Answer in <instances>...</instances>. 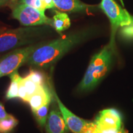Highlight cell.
<instances>
[{
  "instance_id": "6da1fadb",
  "label": "cell",
  "mask_w": 133,
  "mask_h": 133,
  "mask_svg": "<svg viewBox=\"0 0 133 133\" xmlns=\"http://www.w3.org/2000/svg\"><path fill=\"white\" fill-rule=\"evenodd\" d=\"M93 33L92 29L81 30L45 42L31 54L26 64L40 68L51 66L71 49L90 38Z\"/></svg>"
},
{
  "instance_id": "7a4b0ae2",
  "label": "cell",
  "mask_w": 133,
  "mask_h": 133,
  "mask_svg": "<svg viewBox=\"0 0 133 133\" xmlns=\"http://www.w3.org/2000/svg\"><path fill=\"white\" fill-rule=\"evenodd\" d=\"M115 53V48L108 43L93 56L84 77L78 86V91H90L99 84L112 67Z\"/></svg>"
},
{
  "instance_id": "3957f363",
  "label": "cell",
  "mask_w": 133,
  "mask_h": 133,
  "mask_svg": "<svg viewBox=\"0 0 133 133\" xmlns=\"http://www.w3.org/2000/svg\"><path fill=\"white\" fill-rule=\"evenodd\" d=\"M50 26L46 25L0 30V54L37 43L51 31Z\"/></svg>"
},
{
  "instance_id": "277c9868",
  "label": "cell",
  "mask_w": 133,
  "mask_h": 133,
  "mask_svg": "<svg viewBox=\"0 0 133 133\" xmlns=\"http://www.w3.org/2000/svg\"><path fill=\"white\" fill-rule=\"evenodd\" d=\"M99 8L109 19L111 26L109 44L115 48V36L119 27H126L133 24V17L118 4L115 0H101Z\"/></svg>"
},
{
  "instance_id": "5b68a950",
  "label": "cell",
  "mask_w": 133,
  "mask_h": 133,
  "mask_svg": "<svg viewBox=\"0 0 133 133\" xmlns=\"http://www.w3.org/2000/svg\"><path fill=\"white\" fill-rule=\"evenodd\" d=\"M45 41L17 48L0 58V78L9 76L23 65L30 57L31 54Z\"/></svg>"
},
{
  "instance_id": "8992f818",
  "label": "cell",
  "mask_w": 133,
  "mask_h": 133,
  "mask_svg": "<svg viewBox=\"0 0 133 133\" xmlns=\"http://www.w3.org/2000/svg\"><path fill=\"white\" fill-rule=\"evenodd\" d=\"M12 17L17 20L21 25L25 26L49 25L52 27L53 19L48 17L42 12L35 8L19 4L12 10Z\"/></svg>"
},
{
  "instance_id": "52a82bcc",
  "label": "cell",
  "mask_w": 133,
  "mask_h": 133,
  "mask_svg": "<svg viewBox=\"0 0 133 133\" xmlns=\"http://www.w3.org/2000/svg\"><path fill=\"white\" fill-rule=\"evenodd\" d=\"M51 92L70 131L74 133H88L94 127V122L81 118L70 111L61 102L54 89H51Z\"/></svg>"
},
{
  "instance_id": "ba28073f",
  "label": "cell",
  "mask_w": 133,
  "mask_h": 133,
  "mask_svg": "<svg viewBox=\"0 0 133 133\" xmlns=\"http://www.w3.org/2000/svg\"><path fill=\"white\" fill-rule=\"evenodd\" d=\"M94 122L96 128L99 129L119 130L123 128L122 116L114 109L103 110L99 112Z\"/></svg>"
},
{
  "instance_id": "9c48e42d",
  "label": "cell",
  "mask_w": 133,
  "mask_h": 133,
  "mask_svg": "<svg viewBox=\"0 0 133 133\" xmlns=\"http://www.w3.org/2000/svg\"><path fill=\"white\" fill-rule=\"evenodd\" d=\"M47 133H67L69 130L59 109H52L45 125Z\"/></svg>"
},
{
  "instance_id": "30bf717a",
  "label": "cell",
  "mask_w": 133,
  "mask_h": 133,
  "mask_svg": "<svg viewBox=\"0 0 133 133\" xmlns=\"http://www.w3.org/2000/svg\"><path fill=\"white\" fill-rule=\"evenodd\" d=\"M55 6L62 12H86L94 10V6L86 4L80 0H53Z\"/></svg>"
},
{
  "instance_id": "8fae6325",
  "label": "cell",
  "mask_w": 133,
  "mask_h": 133,
  "mask_svg": "<svg viewBox=\"0 0 133 133\" xmlns=\"http://www.w3.org/2000/svg\"><path fill=\"white\" fill-rule=\"evenodd\" d=\"M52 92L46 84L39 88L30 98L28 103L30 106L32 112L39 109L43 105L51 102L52 100Z\"/></svg>"
},
{
  "instance_id": "7c38bea8",
  "label": "cell",
  "mask_w": 133,
  "mask_h": 133,
  "mask_svg": "<svg viewBox=\"0 0 133 133\" xmlns=\"http://www.w3.org/2000/svg\"><path fill=\"white\" fill-rule=\"evenodd\" d=\"M41 86L33 81L26 75L25 77L21 78L19 82V97L27 102L31 96L39 89Z\"/></svg>"
},
{
  "instance_id": "4fadbf2b",
  "label": "cell",
  "mask_w": 133,
  "mask_h": 133,
  "mask_svg": "<svg viewBox=\"0 0 133 133\" xmlns=\"http://www.w3.org/2000/svg\"><path fill=\"white\" fill-rule=\"evenodd\" d=\"M52 19V27L57 33H61L70 26V19L65 12L55 11Z\"/></svg>"
},
{
  "instance_id": "5bb4252c",
  "label": "cell",
  "mask_w": 133,
  "mask_h": 133,
  "mask_svg": "<svg viewBox=\"0 0 133 133\" xmlns=\"http://www.w3.org/2000/svg\"><path fill=\"white\" fill-rule=\"evenodd\" d=\"M17 70L14 71L9 75L11 78V83L6 94V99L7 100L19 97V82L22 76L19 75Z\"/></svg>"
},
{
  "instance_id": "9a60e30c",
  "label": "cell",
  "mask_w": 133,
  "mask_h": 133,
  "mask_svg": "<svg viewBox=\"0 0 133 133\" xmlns=\"http://www.w3.org/2000/svg\"><path fill=\"white\" fill-rule=\"evenodd\" d=\"M50 104L51 102H48L33 112L36 121L41 127H44L46 125Z\"/></svg>"
},
{
  "instance_id": "2e32d148",
  "label": "cell",
  "mask_w": 133,
  "mask_h": 133,
  "mask_svg": "<svg viewBox=\"0 0 133 133\" xmlns=\"http://www.w3.org/2000/svg\"><path fill=\"white\" fill-rule=\"evenodd\" d=\"M18 124V120L14 116L8 115L5 118L0 120V133H8Z\"/></svg>"
},
{
  "instance_id": "e0dca14e",
  "label": "cell",
  "mask_w": 133,
  "mask_h": 133,
  "mask_svg": "<svg viewBox=\"0 0 133 133\" xmlns=\"http://www.w3.org/2000/svg\"><path fill=\"white\" fill-rule=\"evenodd\" d=\"M27 76L33 81H35L39 85H43L45 84L44 83V76L43 75V73L41 71L31 70Z\"/></svg>"
},
{
  "instance_id": "ac0fdd59",
  "label": "cell",
  "mask_w": 133,
  "mask_h": 133,
  "mask_svg": "<svg viewBox=\"0 0 133 133\" xmlns=\"http://www.w3.org/2000/svg\"><path fill=\"white\" fill-rule=\"evenodd\" d=\"M19 4H24L26 6L34 8L42 12H45V9L43 6L41 0H20Z\"/></svg>"
},
{
  "instance_id": "d6986e66",
  "label": "cell",
  "mask_w": 133,
  "mask_h": 133,
  "mask_svg": "<svg viewBox=\"0 0 133 133\" xmlns=\"http://www.w3.org/2000/svg\"><path fill=\"white\" fill-rule=\"evenodd\" d=\"M41 1H42L43 6L45 9H53L56 7L53 0H41Z\"/></svg>"
},
{
  "instance_id": "ffe728a7",
  "label": "cell",
  "mask_w": 133,
  "mask_h": 133,
  "mask_svg": "<svg viewBox=\"0 0 133 133\" xmlns=\"http://www.w3.org/2000/svg\"><path fill=\"white\" fill-rule=\"evenodd\" d=\"M8 115L9 114H8L7 113H6L3 105L0 102V120L7 117Z\"/></svg>"
},
{
  "instance_id": "44dd1931",
  "label": "cell",
  "mask_w": 133,
  "mask_h": 133,
  "mask_svg": "<svg viewBox=\"0 0 133 133\" xmlns=\"http://www.w3.org/2000/svg\"><path fill=\"white\" fill-rule=\"evenodd\" d=\"M8 3H9V2L6 1V0H0V7L4 6L6 4H8Z\"/></svg>"
},
{
  "instance_id": "7402d4cb",
  "label": "cell",
  "mask_w": 133,
  "mask_h": 133,
  "mask_svg": "<svg viewBox=\"0 0 133 133\" xmlns=\"http://www.w3.org/2000/svg\"><path fill=\"white\" fill-rule=\"evenodd\" d=\"M119 1H120V3H121V4H122V6H123V7H124V2H123V0H119Z\"/></svg>"
},
{
  "instance_id": "603a6c76",
  "label": "cell",
  "mask_w": 133,
  "mask_h": 133,
  "mask_svg": "<svg viewBox=\"0 0 133 133\" xmlns=\"http://www.w3.org/2000/svg\"><path fill=\"white\" fill-rule=\"evenodd\" d=\"M6 1H8V2H13V1H16V0H6Z\"/></svg>"
}]
</instances>
